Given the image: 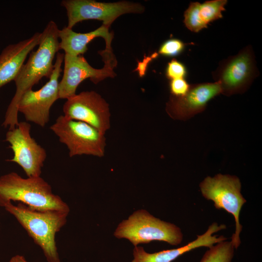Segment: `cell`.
Segmentation results:
<instances>
[{"instance_id":"obj_1","label":"cell","mask_w":262,"mask_h":262,"mask_svg":"<svg viewBox=\"0 0 262 262\" xmlns=\"http://www.w3.org/2000/svg\"><path fill=\"white\" fill-rule=\"evenodd\" d=\"M59 29L53 20L49 21L41 33L37 49L30 53L14 80L15 94L6 110L2 126L14 129L18 124V106L20 100L27 91L37 84L44 77L49 78L54 69L53 61L60 50L58 36Z\"/></svg>"},{"instance_id":"obj_2","label":"cell","mask_w":262,"mask_h":262,"mask_svg":"<svg viewBox=\"0 0 262 262\" xmlns=\"http://www.w3.org/2000/svg\"><path fill=\"white\" fill-rule=\"evenodd\" d=\"M42 249L48 262H61L55 236L67 221L68 212L58 210L38 211L19 202L4 206Z\"/></svg>"},{"instance_id":"obj_3","label":"cell","mask_w":262,"mask_h":262,"mask_svg":"<svg viewBox=\"0 0 262 262\" xmlns=\"http://www.w3.org/2000/svg\"><path fill=\"white\" fill-rule=\"evenodd\" d=\"M19 201L38 211L58 210L69 213L68 205L52 192L41 176L23 178L12 172L0 177V206Z\"/></svg>"},{"instance_id":"obj_4","label":"cell","mask_w":262,"mask_h":262,"mask_svg":"<svg viewBox=\"0 0 262 262\" xmlns=\"http://www.w3.org/2000/svg\"><path fill=\"white\" fill-rule=\"evenodd\" d=\"M114 236L128 239L134 246L154 241L177 246L183 239L180 228L155 217L144 209L137 210L127 219L120 222Z\"/></svg>"},{"instance_id":"obj_5","label":"cell","mask_w":262,"mask_h":262,"mask_svg":"<svg viewBox=\"0 0 262 262\" xmlns=\"http://www.w3.org/2000/svg\"><path fill=\"white\" fill-rule=\"evenodd\" d=\"M203 196L213 202L216 209H223L231 213L235 221V231L231 237V242L235 248L241 244L240 234L242 226L239 215L246 200L242 196L241 183L236 176L218 174L214 177H207L199 184Z\"/></svg>"},{"instance_id":"obj_6","label":"cell","mask_w":262,"mask_h":262,"mask_svg":"<svg viewBox=\"0 0 262 262\" xmlns=\"http://www.w3.org/2000/svg\"><path fill=\"white\" fill-rule=\"evenodd\" d=\"M50 129L59 141L66 146L70 157L82 155L102 157L104 155L105 134L87 123L61 115Z\"/></svg>"},{"instance_id":"obj_7","label":"cell","mask_w":262,"mask_h":262,"mask_svg":"<svg viewBox=\"0 0 262 262\" xmlns=\"http://www.w3.org/2000/svg\"><path fill=\"white\" fill-rule=\"evenodd\" d=\"M61 5L66 11V27L70 29L88 19L101 20L103 25L110 27L119 16L126 14H141L145 10L140 3L127 1L106 3L93 0H63Z\"/></svg>"},{"instance_id":"obj_8","label":"cell","mask_w":262,"mask_h":262,"mask_svg":"<svg viewBox=\"0 0 262 262\" xmlns=\"http://www.w3.org/2000/svg\"><path fill=\"white\" fill-rule=\"evenodd\" d=\"M255 56L251 46L222 61L213 73L221 94L230 96L244 92L257 76Z\"/></svg>"},{"instance_id":"obj_9","label":"cell","mask_w":262,"mask_h":262,"mask_svg":"<svg viewBox=\"0 0 262 262\" xmlns=\"http://www.w3.org/2000/svg\"><path fill=\"white\" fill-rule=\"evenodd\" d=\"M54 69L49 81L38 90L30 89L21 97L18 112L27 121L44 127L49 120L50 109L59 98V79L62 71L64 54L58 52Z\"/></svg>"},{"instance_id":"obj_10","label":"cell","mask_w":262,"mask_h":262,"mask_svg":"<svg viewBox=\"0 0 262 262\" xmlns=\"http://www.w3.org/2000/svg\"><path fill=\"white\" fill-rule=\"evenodd\" d=\"M31 124L25 121L19 122L14 129L8 130L5 141L10 144L13 157L7 161L18 164L28 177H39L47 152L31 136Z\"/></svg>"},{"instance_id":"obj_11","label":"cell","mask_w":262,"mask_h":262,"mask_svg":"<svg viewBox=\"0 0 262 262\" xmlns=\"http://www.w3.org/2000/svg\"><path fill=\"white\" fill-rule=\"evenodd\" d=\"M63 111L67 118L87 123L104 134L110 128L109 104L94 91H82L67 98Z\"/></svg>"},{"instance_id":"obj_12","label":"cell","mask_w":262,"mask_h":262,"mask_svg":"<svg viewBox=\"0 0 262 262\" xmlns=\"http://www.w3.org/2000/svg\"><path fill=\"white\" fill-rule=\"evenodd\" d=\"M64 62L63 75L59 82V99H67L75 95L79 85L88 78L97 84L107 78L116 76L113 70L116 65L110 62H104L103 67L96 69L84 57L68 54H64Z\"/></svg>"},{"instance_id":"obj_13","label":"cell","mask_w":262,"mask_h":262,"mask_svg":"<svg viewBox=\"0 0 262 262\" xmlns=\"http://www.w3.org/2000/svg\"><path fill=\"white\" fill-rule=\"evenodd\" d=\"M220 94L221 88L217 82L190 84L184 95L170 96L166 112L174 119L186 120L203 112L208 102Z\"/></svg>"},{"instance_id":"obj_14","label":"cell","mask_w":262,"mask_h":262,"mask_svg":"<svg viewBox=\"0 0 262 262\" xmlns=\"http://www.w3.org/2000/svg\"><path fill=\"white\" fill-rule=\"evenodd\" d=\"M226 228L224 224L218 225L217 223H213L204 233L197 235L195 240L176 249L149 253L142 246H134L133 259L131 262H172L184 253L193 249L202 246L210 248L214 244L226 240L227 238L223 235H213V233Z\"/></svg>"},{"instance_id":"obj_15","label":"cell","mask_w":262,"mask_h":262,"mask_svg":"<svg viewBox=\"0 0 262 262\" xmlns=\"http://www.w3.org/2000/svg\"><path fill=\"white\" fill-rule=\"evenodd\" d=\"M42 33H35L31 37L11 44L0 53V88L14 81L27 56L38 45Z\"/></svg>"},{"instance_id":"obj_16","label":"cell","mask_w":262,"mask_h":262,"mask_svg":"<svg viewBox=\"0 0 262 262\" xmlns=\"http://www.w3.org/2000/svg\"><path fill=\"white\" fill-rule=\"evenodd\" d=\"M109 27L102 25L97 29L86 33L74 32L72 29L65 27L59 29L58 36L59 49L65 51V54L73 56L81 55L88 49L87 45L97 37L103 38L105 42V49L107 52H113L111 47L114 33L110 32Z\"/></svg>"},{"instance_id":"obj_17","label":"cell","mask_w":262,"mask_h":262,"mask_svg":"<svg viewBox=\"0 0 262 262\" xmlns=\"http://www.w3.org/2000/svg\"><path fill=\"white\" fill-rule=\"evenodd\" d=\"M226 0H212L202 3L190 2L184 13V23L191 31L197 33L213 21L221 18Z\"/></svg>"},{"instance_id":"obj_18","label":"cell","mask_w":262,"mask_h":262,"mask_svg":"<svg viewBox=\"0 0 262 262\" xmlns=\"http://www.w3.org/2000/svg\"><path fill=\"white\" fill-rule=\"evenodd\" d=\"M234 248L231 241L217 243L205 252L200 262H231Z\"/></svg>"},{"instance_id":"obj_19","label":"cell","mask_w":262,"mask_h":262,"mask_svg":"<svg viewBox=\"0 0 262 262\" xmlns=\"http://www.w3.org/2000/svg\"><path fill=\"white\" fill-rule=\"evenodd\" d=\"M185 44L180 40L170 39L165 41L160 47L158 54L166 57H173L182 52Z\"/></svg>"},{"instance_id":"obj_20","label":"cell","mask_w":262,"mask_h":262,"mask_svg":"<svg viewBox=\"0 0 262 262\" xmlns=\"http://www.w3.org/2000/svg\"><path fill=\"white\" fill-rule=\"evenodd\" d=\"M186 73L184 66L176 59H173L168 63L166 68V76L169 80L184 79Z\"/></svg>"},{"instance_id":"obj_21","label":"cell","mask_w":262,"mask_h":262,"mask_svg":"<svg viewBox=\"0 0 262 262\" xmlns=\"http://www.w3.org/2000/svg\"><path fill=\"white\" fill-rule=\"evenodd\" d=\"M190 87L184 79H177L170 80L169 88L171 95L180 97L184 95Z\"/></svg>"},{"instance_id":"obj_22","label":"cell","mask_w":262,"mask_h":262,"mask_svg":"<svg viewBox=\"0 0 262 262\" xmlns=\"http://www.w3.org/2000/svg\"><path fill=\"white\" fill-rule=\"evenodd\" d=\"M158 56L157 52H154L151 56L145 57L144 61L139 62L138 64V66L136 70H138L139 74L141 77L145 75L147 66L149 63L153 59L156 58Z\"/></svg>"},{"instance_id":"obj_23","label":"cell","mask_w":262,"mask_h":262,"mask_svg":"<svg viewBox=\"0 0 262 262\" xmlns=\"http://www.w3.org/2000/svg\"><path fill=\"white\" fill-rule=\"evenodd\" d=\"M8 262H28L22 255H16L13 256Z\"/></svg>"}]
</instances>
